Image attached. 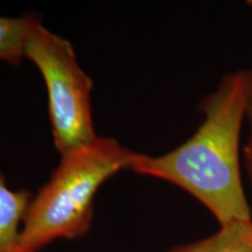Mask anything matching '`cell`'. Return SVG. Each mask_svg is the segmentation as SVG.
Wrapping results in <instances>:
<instances>
[{
    "label": "cell",
    "instance_id": "1",
    "mask_svg": "<svg viewBox=\"0 0 252 252\" xmlns=\"http://www.w3.org/2000/svg\"><path fill=\"white\" fill-rule=\"evenodd\" d=\"M248 70L229 72L201 100L204 119L189 139L161 156L134 153L130 171L173 184L213 214L220 225L250 220L241 176L239 139L247 111Z\"/></svg>",
    "mask_w": 252,
    "mask_h": 252
},
{
    "label": "cell",
    "instance_id": "2",
    "mask_svg": "<svg viewBox=\"0 0 252 252\" xmlns=\"http://www.w3.org/2000/svg\"><path fill=\"white\" fill-rule=\"evenodd\" d=\"M135 152L109 137H97L61 157L37 191L25 216L21 245L39 252L58 239L84 237L91 228L99 188L123 169H130Z\"/></svg>",
    "mask_w": 252,
    "mask_h": 252
},
{
    "label": "cell",
    "instance_id": "3",
    "mask_svg": "<svg viewBox=\"0 0 252 252\" xmlns=\"http://www.w3.org/2000/svg\"><path fill=\"white\" fill-rule=\"evenodd\" d=\"M24 58L35 65L45 81L53 141L61 157L96 139L93 80L78 64L71 43L35 18L27 34Z\"/></svg>",
    "mask_w": 252,
    "mask_h": 252
},
{
    "label": "cell",
    "instance_id": "4",
    "mask_svg": "<svg viewBox=\"0 0 252 252\" xmlns=\"http://www.w3.org/2000/svg\"><path fill=\"white\" fill-rule=\"evenodd\" d=\"M31 201V191L12 189L0 172V252H25L21 232Z\"/></svg>",
    "mask_w": 252,
    "mask_h": 252
},
{
    "label": "cell",
    "instance_id": "5",
    "mask_svg": "<svg viewBox=\"0 0 252 252\" xmlns=\"http://www.w3.org/2000/svg\"><path fill=\"white\" fill-rule=\"evenodd\" d=\"M167 252H252V219L220 225L209 237L178 245Z\"/></svg>",
    "mask_w": 252,
    "mask_h": 252
},
{
    "label": "cell",
    "instance_id": "6",
    "mask_svg": "<svg viewBox=\"0 0 252 252\" xmlns=\"http://www.w3.org/2000/svg\"><path fill=\"white\" fill-rule=\"evenodd\" d=\"M36 17L25 14L17 18L0 17V62L19 65L23 61L27 34Z\"/></svg>",
    "mask_w": 252,
    "mask_h": 252
},
{
    "label": "cell",
    "instance_id": "7",
    "mask_svg": "<svg viewBox=\"0 0 252 252\" xmlns=\"http://www.w3.org/2000/svg\"><path fill=\"white\" fill-rule=\"evenodd\" d=\"M249 88H248V100H247V111H245V117L249 121L250 126V133H249L247 144H245L243 153H244V161L245 169L249 181L252 186V68L249 69Z\"/></svg>",
    "mask_w": 252,
    "mask_h": 252
},
{
    "label": "cell",
    "instance_id": "8",
    "mask_svg": "<svg viewBox=\"0 0 252 252\" xmlns=\"http://www.w3.org/2000/svg\"><path fill=\"white\" fill-rule=\"evenodd\" d=\"M248 4H249V5H250V7L252 8V0H251V1H248Z\"/></svg>",
    "mask_w": 252,
    "mask_h": 252
}]
</instances>
